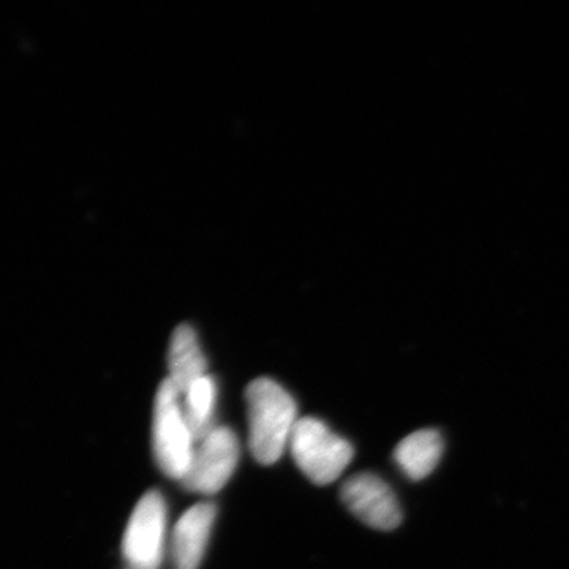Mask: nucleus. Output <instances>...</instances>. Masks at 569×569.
<instances>
[{"mask_svg":"<svg viewBox=\"0 0 569 569\" xmlns=\"http://www.w3.org/2000/svg\"><path fill=\"white\" fill-rule=\"evenodd\" d=\"M342 500L351 512L376 530L391 531L402 522L395 490L373 473H359L342 486Z\"/></svg>","mask_w":569,"mask_h":569,"instance_id":"obj_6","label":"nucleus"},{"mask_svg":"<svg viewBox=\"0 0 569 569\" xmlns=\"http://www.w3.org/2000/svg\"><path fill=\"white\" fill-rule=\"evenodd\" d=\"M217 385L211 376L200 378L186 395L182 396L183 415L192 430L194 441H201L213 429V411H216Z\"/></svg>","mask_w":569,"mask_h":569,"instance_id":"obj_10","label":"nucleus"},{"mask_svg":"<svg viewBox=\"0 0 569 569\" xmlns=\"http://www.w3.org/2000/svg\"><path fill=\"white\" fill-rule=\"evenodd\" d=\"M152 447L160 470L181 482L192 462L197 441L183 415L181 392L168 378L157 389L153 402Z\"/></svg>","mask_w":569,"mask_h":569,"instance_id":"obj_2","label":"nucleus"},{"mask_svg":"<svg viewBox=\"0 0 569 569\" xmlns=\"http://www.w3.org/2000/svg\"><path fill=\"white\" fill-rule=\"evenodd\" d=\"M249 447L261 466L282 458L298 422V407L287 389L271 378H257L246 389Z\"/></svg>","mask_w":569,"mask_h":569,"instance_id":"obj_1","label":"nucleus"},{"mask_svg":"<svg viewBox=\"0 0 569 569\" xmlns=\"http://www.w3.org/2000/svg\"><path fill=\"white\" fill-rule=\"evenodd\" d=\"M445 440L436 429H422L403 438L395 449L397 467L411 481H422L443 458Z\"/></svg>","mask_w":569,"mask_h":569,"instance_id":"obj_9","label":"nucleus"},{"mask_svg":"<svg viewBox=\"0 0 569 569\" xmlns=\"http://www.w3.org/2000/svg\"><path fill=\"white\" fill-rule=\"evenodd\" d=\"M239 462V441L233 429L216 426L194 447L192 462L181 485L189 492L212 496L233 477Z\"/></svg>","mask_w":569,"mask_h":569,"instance_id":"obj_5","label":"nucleus"},{"mask_svg":"<svg viewBox=\"0 0 569 569\" xmlns=\"http://www.w3.org/2000/svg\"><path fill=\"white\" fill-rule=\"evenodd\" d=\"M288 447L296 466L317 486L337 481L355 456L350 441L313 417L298 419Z\"/></svg>","mask_w":569,"mask_h":569,"instance_id":"obj_3","label":"nucleus"},{"mask_svg":"<svg viewBox=\"0 0 569 569\" xmlns=\"http://www.w3.org/2000/svg\"><path fill=\"white\" fill-rule=\"evenodd\" d=\"M216 516V505L209 501L197 503L183 512L171 538V560L174 569L200 568Z\"/></svg>","mask_w":569,"mask_h":569,"instance_id":"obj_7","label":"nucleus"},{"mask_svg":"<svg viewBox=\"0 0 569 569\" xmlns=\"http://www.w3.org/2000/svg\"><path fill=\"white\" fill-rule=\"evenodd\" d=\"M168 369L170 376L167 378L181 396L186 395L200 378L208 376V362L192 326L181 325L174 329L168 350Z\"/></svg>","mask_w":569,"mask_h":569,"instance_id":"obj_8","label":"nucleus"},{"mask_svg":"<svg viewBox=\"0 0 569 569\" xmlns=\"http://www.w3.org/2000/svg\"><path fill=\"white\" fill-rule=\"evenodd\" d=\"M167 501L149 490L134 507L122 539V556L130 569H159L167 539Z\"/></svg>","mask_w":569,"mask_h":569,"instance_id":"obj_4","label":"nucleus"}]
</instances>
